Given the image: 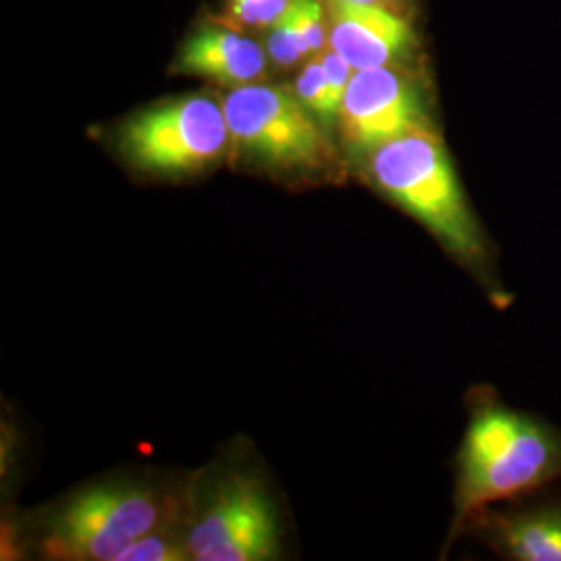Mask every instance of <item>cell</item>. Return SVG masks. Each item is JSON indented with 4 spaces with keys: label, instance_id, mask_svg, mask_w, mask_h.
<instances>
[{
    "label": "cell",
    "instance_id": "9",
    "mask_svg": "<svg viewBox=\"0 0 561 561\" xmlns=\"http://www.w3.org/2000/svg\"><path fill=\"white\" fill-rule=\"evenodd\" d=\"M178 71L225 85H248L266 73V55L245 36L222 27H204L181 50Z\"/></svg>",
    "mask_w": 561,
    "mask_h": 561
},
{
    "label": "cell",
    "instance_id": "16",
    "mask_svg": "<svg viewBox=\"0 0 561 561\" xmlns=\"http://www.w3.org/2000/svg\"><path fill=\"white\" fill-rule=\"evenodd\" d=\"M347 2H358V4H370V7H381L387 11H393V13H400L403 11V4L405 0H347Z\"/></svg>",
    "mask_w": 561,
    "mask_h": 561
},
{
    "label": "cell",
    "instance_id": "7",
    "mask_svg": "<svg viewBox=\"0 0 561 561\" xmlns=\"http://www.w3.org/2000/svg\"><path fill=\"white\" fill-rule=\"evenodd\" d=\"M337 119L343 140L362 154L426 125L419 88L391 65L354 71Z\"/></svg>",
    "mask_w": 561,
    "mask_h": 561
},
{
    "label": "cell",
    "instance_id": "12",
    "mask_svg": "<svg viewBox=\"0 0 561 561\" xmlns=\"http://www.w3.org/2000/svg\"><path fill=\"white\" fill-rule=\"evenodd\" d=\"M266 53L279 67H291L301 59L310 57L306 41L301 36L298 18L291 7L279 21L271 25V32L266 38Z\"/></svg>",
    "mask_w": 561,
    "mask_h": 561
},
{
    "label": "cell",
    "instance_id": "15",
    "mask_svg": "<svg viewBox=\"0 0 561 561\" xmlns=\"http://www.w3.org/2000/svg\"><path fill=\"white\" fill-rule=\"evenodd\" d=\"M192 558L187 547H178L152 533L144 535L138 541L131 542L117 561H181Z\"/></svg>",
    "mask_w": 561,
    "mask_h": 561
},
{
    "label": "cell",
    "instance_id": "8",
    "mask_svg": "<svg viewBox=\"0 0 561 561\" xmlns=\"http://www.w3.org/2000/svg\"><path fill=\"white\" fill-rule=\"evenodd\" d=\"M329 46L354 71L400 59L412 42V27L400 13L347 0H329Z\"/></svg>",
    "mask_w": 561,
    "mask_h": 561
},
{
    "label": "cell",
    "instance_id": "2",
    "mask_svg": "<svg viewBox=\"0 0 561 561\" xmlns=\"http://www.w3.org/2000/svg\"><path fill=\"white\" fill-rule=\"evenodd\" d=\"M461 512L512 497L561 470L556 437L522 414L486 408L474 416L461 447Z\"/></svg>",
    "mask_w": 561,
    "mask_h": 561
},
{
    "label": "cell",
    "instance_id": "4",
    "mask_svg": "<svg viewBox=\"0 0 561 561\" xmlns=\"http://www.w3.org/2000/svg\"><path fill=\"white\" fill-rule=\"evenodd\" d=\"M231 141L243 154L277 169L322 167L331 150L319 123L296 92L248 83L222 102Z\"/></svg>",
    "mask_w": 561,
    "mask_h": 561
},
{
    "label": "cell",
    "instance_id": "11",
    "mask_svg": "<svg viewBox=\"0 0 561 561\" xmlns=\"http://www.w3.org/2000/svg\"><path fill=\"white\" fill-rule=\"evenodd\" d=\"M296 96L300 99L301 104L322 123H333L337 119V111L331 104V94H329V83H327V73L322 65V55H314L301 67L300 76L296 80Z\"/></svg>",
    "mask_w": 561,
    "mask_h": 561
},
{
    "label": "cell",
    "instance_id": "3",
    "mask_svg": "<svg viewBox=\"0 0 561 561\" xmlns=\"http://www.w3.org/2000/svg\"><path fill=\"white\" fill-rule=\"evenodd\" d=\"M231 140L225 108L210 96L162 102L127 121L121 150L141 171L181 175L210 167Z\"/></svg>",
    "mask_w": 561,
    "mask_h": 561
},
{
    "label": "cell",
    "instance_id": "1",
    "mask_svg": "<svg viewBox=\"0 0 561 561\" xmlns=\"http://www.w3.org/2000/svg\"><path fill=\"white\" fill-rule=\"evenodd\" d=\"M370 178L391 201L463 259L482 256V238L442 140L426 125L368 154Z\"/></svg>",
    "mask_w": 561,
    "mask_h": 561
},
{
    "label": "cell",
    "instance_id": "13",
    "mask_svg": "<svg viewBox=\"0 0 561 561\" xmlns=\"http://www.w3.org/2000/svg\"><path fill=\"white\" fill-rule=\"evenodd\" d=\"M291 9L298 18L310 57L321 55L324 46L329 44V21L324 20L321 0H294Z\"/></svg>",
    "mask_w": 561,
    "mask_h": 561
},
{
    "label": "cell",
    "instance_id": "10",
    "mask_svg": "<svg viewBox=\"0 0 561 561\" xmlns=\"http://www.w3.org/2000/svg\"><path fill=\"white\" fill-rule=\"evenodd\" d=\"M503 539L518 560L561 561V512L516 518L505 526Z\"/></svg>",
    "mask_w": 561,
    "mask_h": 561
},
{
    "label": "cell",
    "instance_id": "14",
    "mask_svg": "<svg viewBox=\"0 0 561 561\" xmlns=\"http://www.w3.org/2000/svg\"><path fill=\"white\" fill-rule=\"evenodd\" d=\"M294 0H229V15L245 27H271Z\"/></svg>",
    "mask_w": 561,
    "mask_h": 561
},
{
    "label": "cell",
    "instance_id": "5",
    "mask_svg": "<svg viewBox=\"0 0 561 561\" xmlns=\"http://www.w3.org/2000/svg\"><path fill=\"white\" fill-rule=\"evenodd\" d=\"M161 522L157 497L129 484L88 489L67 503L48 535L50 553L69 560L117 561Z\"/></svg>",
    "mask_w": 561,
    "mask_h": 561
},
{
    "label": "cell",
    "instance_id": "6",
    "mask_svg": "<svg viewBox=\"0 0 561 561\" xmlns=\"http://www.w3.org/2000/svg\"><path fill=\"white\" fill-rule=\"evenodd\" d=\"M198 561H264L279 553V524L273 503L256 482L227 484L185 539Z\"/></svg>",
    "mask_w": 561,
    "mask_h": 561
}]
</instances>
